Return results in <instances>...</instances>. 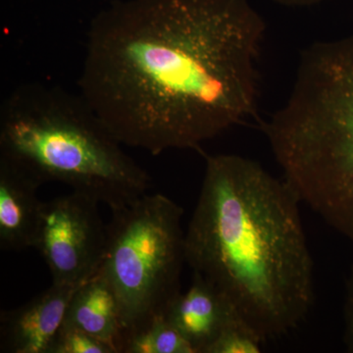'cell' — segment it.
Segmentation results:
<instances>
[{"label": "cell", "mask_w": 353, "mask_h": 353, "mask_svg": "<svg viewBox=\"0 0 353 353\" xmlns=\"http://www.w3.org/2000/svg\"><path fill=\"white\" fill-rule=\"evenodd\" d=\"M264 18L248 0H123L90 24L80 95L122 145L194 150L256 112Z\"/></svg>", "instance_id": "obj_1"}, {"label": "cell", "mask_w": 353, "mask_h": 353, "mask_svg": "<svg viewBox=\"0 0 353 353\" xmlns=\"http://www.w3.org/2000/svg\"><path fill=\"white\" fill-rule=\"evenodd\" d=\"M301 202L284 179L254 160L206 157L185 232V263L220 290L265 343L297 328L314 303Z\"/></svg>", "instance_id": "obj_2"}, {"label": "cell", "mask_w": 353, "mask_h": 353, "mask_svg": "<svg viewBox=\"0 0 353 353\" xmlns=\"http://www.w3.org/2000/svg\"><path fill=\"white\" fill-rule=\"evenodd\" d=\"M264 132L285 182L353 246V36L303 51Z\"/></svg>", "instance_id": "obj_3"}, {"label": "cell", "mask_w": 353, "mask_h": 353, "mask_svg": "<svg viewBox=\"0 0 353 353\" xmlns=\"http://www.w3.org/2000/svg\"><path fill=\"white\" fill-rule=\"evenodd\" d=\"M81 95L43 83L13 90L0 113V157L39 185L59 182L110 210L145 196L152 178Z\"/></svg>", "instance_id": "obj_4"}, {"label": "cell", "mask_w": 353, "mask_h": 353, "mask_svg": "<svg viewBox=\"0 0 353 353\" xmlns=\"http://www.w3.org/2000/svg\"><path fill=\"white\" fill-rule=\"evenodd\" d=\"M183 214L182 206L161 194H146L111 211L99 271L119 301L125 338L165 316L182 292Z\"/></svg>", "instance_id": "obj_5"}, {"label": "cell", "mask_w": 353, "mask_h": 353, "mask_svg": "<svg viewBox=\"0 0 353 353\" xmlns=\"http://www.w3.org/2000/svg\"><path fill=\"white\" fill-rule=\"evenodd\" d=\"M106 236L99 202L73 190L43 202L34 248L48 265L52 284L80 285L99 271Z\"/></svg>", "instance_id": "obj_6"}, {"label": "cell", "mask_w": 353, "mask_h": 353, "mask_svg": "<svg viewBox=\"0 0 353 353\" xmlns=\"http://www.w3.org/2000/svg\"><path fill=\"white\" fill-rule=\"evenodd\" d=\"M80 285L51 284L19 307L0 314V352L48 353Z\"/></svg>", "instance_id": "obj_7"}, {"label": "cell", "mask_w": 353, "mask_h": 353, "mask_svg": "<svg viewBox=\"0 0 353 353\" xmlns=\"http://www.w3.org/2000/svg\"><path fill=\"white\" fill-rule=\"evenodd\" d=\"M165 317L187 339L196 353H206L231 323L241 319L220 290L196 274L185 292L174 299Z\"/></svg>", "instance_id": "obj_8"}, {"label": "cell", "mask_w": 353, "mask_h": 353, "mask_svg": "<svg viewBox=\"0 0 353 353\" xmlns=\"http://www.w3.org/2000/svg\"><path fill=\"white\" fill-rule=\"evenodd\" d=\"M41 185L10 160L0 157V248L21 252L34 248L43 201Z\"/></svg>", "instance_id": "obj_9"}, {"label": "cell", "mask_w": 353, "mask_h": 353, "mask_svg": "<svg viewBox=\"0 0 353 353\" xmlns=\"http://www.w3.org/2000/svg\"><path fill=\"white\" fill-rule=\"evenodd\" d=\"M63 325L82 330L122 353L125 329L119 301L99 271L76 290Z\"/></svg>", "instance_id": "obj_10"}, {"label": "cell", "mask_w": 353, "mask_h": 353, "mask_svg": "<svg viewBox=\"0 0 353 353\" xmlns=\"http://www.w3.org/2000/svg\"><path fill=\"white\" fill-rule=\"evenodd\" d=\"M122 353H196L187 339L165 316L127 334Z\"/></svg>", "instance_id": "obj_11"}, {"label": "cell", "mask_w": 353, "mask_h": 353, "mask_svg": "<svg viewBox=\"0 0 353 353\" xmlns=\"http://www.w3.org/2000/svg\"><path fill=\"white\" fill-rule=\"evenodd\" d=\"M264 343L243 319H236L223 330L206 353H259Z\"/></svg>", "instance_id": "obj_12"}, {"label": "cell", "mask_w": 353, "mask_h": 353, "mask_svg": "<svg viewBox=\"0 0 353 353\" xmlns=\"http://www.w3.org/2000/svg\"><path fill=\"white\" fill-rule=\"evenodd\" d=\"M48 353H116L113 347L82 330L63 325Z\"/></svg>", "instance_id": "obj_13"}, {"label": "cell", "mask_w": 353, "mask_h": 353, "mask_svg": "<svg viewBox=\"0 0 353 353\" xmlns=\"http://www.w3.org/2000/svg\"><path fill=\"white\" fill-rule=\"evenodd\" d=\"M343 341H345V345L348 352L353 353V265L347 281Z\"/></svg>", "instance_id": "obj_14"}, {"label": "cell", "mask_w": 353, "mask_h": 353, "mask_svg": "<svg viewBox=\"0 0 353 353\" xmlns=\"http://www.w3.org/2000/svg\"><path fill=\"white\" fill-rule=\"evenodd\" d=\"M273 1L285 6L307 7L321 3L323 0H273Z\"/></svg>", "instance_id": "obj_15"}]
</instances>
